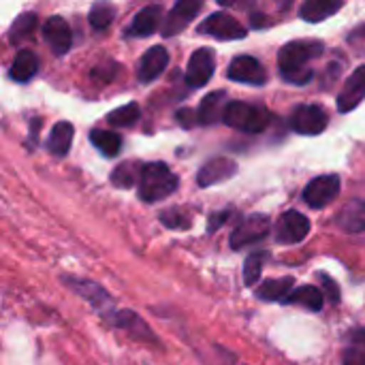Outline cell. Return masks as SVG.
I'll return each mask as SVG.
<instances>
[{
    "mask_svg": "<svg viewBox=\"0 0 365 365\" xmlns=\"http://www.w3.org/2000/svg\"><path fill=\"white\" fill-rule=\"evenodd\" d=\"M229 216H231V210H227V212H218V214H212V216H210V231L214 233L218 227H222V225L229 220Z\"/></svg>",
    "mask_w": 365,
    "mask_h": 365,
    "instance_id": "37",
    "label": "cell"
},
{
    "mask_svg": "<svg viewBox=\"0 0 365 365\" xmlns=\"http://www.w3.org/2000/svg\"><path fill=\"white\" fill-rule=\"evenodd\" d=\"M90 141L96 150H101L105 156H118L120 150H122V137L113 130H101V128H94L90 133Z\"/></svg>",
    "mask_w": 365,
    "mask_h": 365,
    "instance_id": "27",
    "label": "cell"
},
{
    "mask_svg": "<svg viewBox=\"0 0 365 365\" xmlns=\"http://www.w3.org/2000/svg\"><path fill=\"white\" fill-rule=\"evenodd\" d=\"M342 365H365V327L353 329L342 351Z\"/></svg>",
    "mask_w": 365,
    "mask_h": 365,
    "instance_id": "25",
    "label": "cell"
},
{
    "mask_svg": "<svg viewBox=\"0 0 365 365\" xmlns=\"http://www.w3.org/2000/svg\"><path fill=\"white\" fill-rule=\"evenodd\" d=\"M227 77L237 83H250V86H263L267 81V73L263 64L255 56H237L231 60Z\"/></svg>",
    "mask_w": 365,
    "mask_h": 365,
    "instance_id": "9",
    "label": "cell"
},
{
    "mask_svg": "<svg viewBox=\"0 0 365 365\" xmlns=\"http://www.w3.org/2000/svg\"><path fill=\"white\" fill-rule=\"evenodd\" d=\"M199 34L218 38V41H237V38H246V28L229 13L225 11H216L210 17H205V21L199 24L197 28Z\"/></svg>",
    "mask_w": 365,
    "mask_h": 365,
    "instance_id": "5",
    "label": "cell"
},
{
    "mask_svg": "<svg viewBox=\"0 0 365 365\" xmlns=\"http://www.w3.org/2000/svg\"><path fill=\"white\" fill-rule=\"evenodd\" d=\"M36 73H38V56L32 49H19L11 62V71H9L11 79H15L17 83H26Z\"/></svg>",
    "mask_w": 365,
    "mask_h": 365,
    "instance_id": "18",
    "label": "cell"
},
{
    "mask_svg": "<svg viewBox=\"0 0 365 365\" xmlns=\"http://www.w3.org/2000/svg\"><path fill=\"white\" fill-rule=\"evenodd\" d=\"M295 280L284 276V278H276V280H267L257 289V297L263 302H284L293 291Z\"/></svg>",
    "mask_w": 365,
    "mask_h": 365,
    "instance_id": "24",
    "label": "cell"
},
{
    "mask_svg": "<svg viewBox=\"0 0 365 365\" xmlns=\"http://www.w3.org/2000/svg\"><path fill=\"white\" fill-rule=\"evenodd\" d=\"M265 261H267V252H265V250L252 252V255L246 259V263H244V284H246V287H255V284H257V280H259L261 274H263Z\"/></svg>",
    "mask_w": 365,
    "mask_h": 365,
    "instance_id": "31",
    "label": "cell"
},
{
    "mask_svg": "<svg viewBox=\"0 0 365 365\" xmlns=\"http://www.w3.org/2000/svg\"><path fill=\"white\" fill-rule=\"evenodd\" d=\"M349 45H351L357 53L365 56V26L355 28V30L349 34Z\"/></svg>",
    "mask_w": 365,
    "mask_h": 365,
    "instance_id": "34",
    "label": "cell"
},
{
    "mask_svg": "<svg viewBox=\"0 0 365 365\" xmlns=\"http://www.w3.org/2000/svg\"><path fill=\"white\" fill-rule=\"evenodd\" d=\"M201 11V2L199 0H180L175 2V6L169 11V15L165 17V24L160 28L163 36H175L180 34Z\"/></svg>",
    "mask_w": 365,
    "mask_h": 365,
    "instance_id": "11",
    "label": "cell"
},
{
    "mask_svg": "<svg viewBox=\"0 0 365 365\" xmlns=\"http://www.w3.org/2000/svg\"><path fill=\"white\" fill-rule=\"evenodd\" d=\"M214 68H216L214 49H210V47L195 49L188 60V68H186V86H190L192 90L203 88L212 79Z\"/></svg>",
    "mask_w": 365,
    "mask_h": 365,
    "instance_id": "7",
    "label": "cell"
},
{
    "mask_svg": "<svg viewBox=\"0 0 365 365\" xmlns=\"http://www.w3.org/2000/svg\"><path fill=\"white\" fill-rule=\"evenodd\" d=\"M160 222L167 229L182 231V229H188L190 227V214L186 210H182V207H171V210H165L160 214Z\"/></svg>",
    "mask_w": 365,
    "mask_h": 365,
    "instance_id": "32",
    "label": "cell"
},
{
    "mask_svg": "<svg viewBox=\"0 0 365 365\" xmlns=\"http://www.w3.org/2000/svg\"><path fill=\"white\" fill-rule=\"evenodd\" d=\"M308 233H310V220L295 210L282 214L276 225V242L278 244H299Z\"/></svg>",
    "mask_w": 365,
    "mask_h": 365,
    "instance_id": "10",
    "label": "cell"
},
{
    "mask_svg": "<svg viewBox=\"0 0 365 365\" xmlns=\"http://www.w3.org/2000/svg\"><path fill=\"white\" fill-rule=\"evenodd\" d=\"M167 64H169V51H167L163 45L150 47V49L141 56V60H139V68H137L139 81L150 83V81L158 79V77L165 73Z\"/></svg>",
    "mask_w": 365,
    "mask_h": 365,
    "instance_id": "15",
    "label": "cell"
},
{
    "mask_svg": "<svg viewBox=\"0 0 365 365\" xmlns=\"http://www.w3.org/2000/svg\"><path fill=\"white\" fill-rule=\"evenodd\" d=\"M338 195H340V175H336V173L319 175L312 182H308V186L304 190V201L310 207L321 210V207L329 205Z\"/></svg>",
    "mask_w": 365,
    "mask_h": 365,
    "instance_id": "8",
    "label": "cell"
},
{
    "mask_svg": "<svg viewBox=\"0 0 365 365\" xmlns=\"http://www.w3.org/2000/svg\"><path fill=\"white\" fill-rule=\"evenodd\" d=\"M237 173V165L235 160L227 158V156H216L212 160H207L199 173H197V184L201 188H210L214 184H220V182H227L231 180L233 175Z\"/></svg>",
    "mask_w": 365,
    "mask_h": 365,
    "instance_id": "12",
    "label": "cell"
},
{
    "mask_svg": "<svg viewBox=\"0 0 365 365\" xmlns=\"http://www.w3.org/2000/svg\"><path fill=\"white\" fill-rule=\"evenodd\" d=\"M282 304H293V306H302L310 312H319L325 304L323 299V293L314 287H299L295 289Z\"/></svg>",
    "mask_w": 365,
    "mask_h": 365,
    "instance_id": "26",
    "label": "cell"
},
{
    "mask_svg": "<svg viewBox=\"0 0 365 365\" xmlns=\"http://www.w3.org/2000/svg\"><path fill=\"white\" fill-rule=\"evenodd\" d=\"M139 118H141L139 105H137V103H128V105H124V107H120V109H113V111L107 115V122H109L111 126L128 128V126L137 124Z\"/></svg>",
    "mask_w": 365,
    "mask_h": 365,
    "instance_id": "30",
    "label": "cell"
},
{
    "mask_svg": "<svg viewBox=\"0 0 365 365\" xmlns=\"http://www.w3.org/2000/svg\"><path fill=\"white\" fill-rule=\"evenodd\" d=\"M222 101H225V92L222 90H216L212 94H207L199 109H197V115H199V124H216L222 120L225 115V107H222Z\"/></svg>",
    "mask_w": 365,
    "mask_h": 365,
    "instance_id": "23",
    "label": "cell"
},
{
    "mask_svg": "<svg viewBox=\"0 0 365 365\" xmlns=\"http://www.w3.org/2000/svg\"><path fill=\"white\" fill-rule=\"evenodd\" d=\"M43 38L45 43L49 45V49L56 53V56H64L71 45H73V32H71V26L66 24V19L53 15L45 21L43 26Z\"/></svg>",
    "mask_w": 365,
    "mask_h": 365,
    "instance_id": "14",
    "label": "cell"
},
{
    "mask_svg": "<svg viewBox=\"0 0 365 365\" xmlns=\"http://www.w3.org/2000/svg\"><path fill=\"white\" fill-rule=\"evenodd\" d=\"M325 51V47L317 41H291L287 43L278 53V66L284 81L295 86H306L314 71L308 66L310 60L319 58Z\"/></svg>",
    "mask_w": 365,
    "mask_h": 365,
    "instance_id": "1",
    "label": "cell"
},
{
    "mask_svg": "<svg viewBox=\"0 0 365 365\" xmlns=\"http://www.w3.org/2000/svg\"><path fill=\"white\" fill-rule=\"evenodd\" d=\"M64 282L79 295V297H83L92 308H96V310H107L109 306H111V297L107 295V291L103 289V287H98V284H94V282H88V280H79V278H64Z\"/></svg>",
    "mask_w": 365,
    "mask_h": 365,
    "instance_id": "17",
    "label": "cell"
},
{
    "mask_svg": "<svg viewBox=\"0 0 365 365\" xmlns=\"http://www.w3.org/2000/svg\"><path fill=\"white\" fill-rule=\"evenodd\" d=\"M319 278H321V282H323V289H327L325 293H327V297H329V302H338L340 299V291H338V284L327 276V274H319Z\"/></svg>",
    "mask_w": 365,
    "mask_h": 365,
    "instance_id": "36",
    "label": "cell"
},
{
    "mask_svg": "<svg viewBox=\"0 0 365 365\" xmlns=\"http://www.w3.org/2000/svg\"><path fill=\"white\" fill-rule=\"evenodd\" d=\"M111 321L115 323V327H120V329H126L133 338H137V340H148L150 344H156L158 340H156V336L148 329V325L141 321V317H137L135 312H130V310H120V312H115L113 317H111Z\"/></svg>",
    "mask_w": 365,
    "mask_h": 365,
    "instance_id": "19",
    "label": "cell"
},
{
    "mask_svg": "<svg viewBox=\"0 0 365 365\" xmlns=\"http://www.w3.org/2000/svg\"><path fill=\"white\" fill-rule=\"evenodd\" d=\"M113 17H115V11H113V6H109V4H94L92 11H90V15H88L90 26H92L94 30H105V28H109V24L113 21Z\"/></svg>",
    "mask_w": 365,
    "mask_h": 365,
    "instance_id": "33",
    "label": "cell"
},
{
    "mask_svg": "<svg viewBox=\"0 0 365 365\" xmlns=\"http://www.w3.org/2000/svg\"><path fill=\"white\" fill-rule=\"evenodd\" d=\"M365 101V64L353 71V75L344 81L342 92L338 94V111L349 113Z\"/></svg>",
    "mask_w": 365,
    "mask_h": 365,
    "instance_id": "13",
    "label": "cell"
},
{
    "mask_svg": "<svg viewBox=\"0 0 365 365\" xmlns=\"http://www.w3.org/2000/svg\"><path fill=\"white\" fill-rule=\"evenodd\" d=\"M36 26H38V17H36L34 13H24V15H19V17L13 21L11 30H9V41H11L13 45H17V43H24V41L32 38Z\"/></svg>",
    "mask_w": 365,
    "mask_h": 365,
    "instance_id": "29",
    "label": "cell"
},
{
    "mask_svg": "<svg viewBox=\"0 0 365 365\" xmlns=\"http://www.w3.org/2000/svg\"><path fill=\"white\" fill-rule=\"evenodd\" d=\"M175 118H178V122H180L184 128H190V126L199 124V115H197V111H192V109H180V111L175 113Z\"/></svg>",
    "mask_w": 365,
    "mask_h": 365,
    "instance_id": "35",
    "label": "cell"
},
{
    "mask_svg": "<svg viewBox=\"0 0 365 365\" xmlns=\"http://www.w3.org/2000/svg\"><path fill=\"white\" fill-rule=\"evenodd\" d=\"M180 186L178 175L165 163H148L139 178V197L145 203H158L171 197Z\"/></svg>",
    "mask_w": 365,
    "mask_h": 365,
    "instance_id": "2",
    "label": "cell"
},
{
    "mask_svg": "<svg viewBox=\"0 0 365 365\" xmlns=\"http://www.w3.org/2000/svg\"><path fill=\"white\" fill-rule=\"evenodd\" d=\"M340 9H342V2H336V0H308L302 4L299 17L310 24H319V21L331 17L334 13H338Z\"/></svg>",
    "mask_w": 365,
    "mask_h": 365,
    "instance_id": "21",
    "label": "cell"
},
{
    "mask_svg": "<svg viewBox=\"0 0 365 365\" xmlns=\"http://www.w3.org/2000/svg\"><path fill=\"white\" fill-rule=\"evenodd\" d=\"M272 231V220L265 214H250L246 218H242L237 222V227L231 233V248L233 250H242L250 244H257L261 240H265Z\"/></svg>",
    "mask_w": 365,
    "mask_h": 365,
    "instance_id": "4",
    "label": "cell"
},
{
    "mask_svg": "<svg viewBox=\"0 0 365 365\" xmlns=\"http://www.w3.org/2000/svg\"><path fill=\"white\" fill-rule=\"evenodd\" d=\"M338 225L346 233H365V201H353V203H349L340 212Z\"/></svg>",
    "mask_w": 365,
    "mask_h": 365,
    "instance_id": "22",
    "label": "cell"
},
{
    "mask_svg": "<svg viewBox=\"0 0 365 365\" xmlns=\"http://www.w3.org/2000/svg\"><path fill=\"white\" fill-rule=\"evenodd\" d=\"M222 122L235 130L248 133V135H259L272 124V113L263 105L255 103H244V101H231L225 105V115Z\"/></svg>",
    "mask_w": 365,
    "mask_h": 365,
    "instance_id": "3",
    "label": "cell"
},
{
    "mask_svg": "<svg viewBox=\"0 0 365 365\" xmlns=\"http://www.w3.org/2000/svg\"><path fill=\"white\" fill-rule=\"evenodd\" d=\"M141 169L143 165L135 163V160H126L122 165H118L111 173V184L118 188H133L139 178H141Z\"/></svg>",
    "mask_w": 365,
    "mask_h": 365,
    "instance_id": "28",
    "label": "cell"
},
{
    "mask_svg": "<svg viewBox=\"0 0 365 365\" xmlns=\"http://www.w3.org/2000/svg\"><path fill=\"white\" fill-rule=\"evenodd\" d=\"M163 6L150 4L143 6L126 28V36H150L156 28H163Z\"/></svg>",
    "mask_w": 365,
    "mask_h": 365,
    "instance_id": "16",
    "label": "cell"
},
{
    "mask_svg": "<svg viewBox=\"0 0 365 365\" xmlns=\"http://www.w3.org/2000/svg\"><path fill=\"white\" fill-rule=\"evenodd\" d=\"M291 128L299 135H321L327 128V111L321 105H297L291 113Z\"/></svg>",
    "mask_w": 365,
    "mask_h": 365,
    "instance_id": "6",
    "label": "cell"
},
{
    "mask_svg": "<svg viewBox=\"0 0 365 365\" xmlns=\"http://www.w3.org/2000/svg\"><path fill=\"white\" fill-rule=\"evenodd\" d=\"M73 137H75V126L71 122H56L51 133H49V139H47V150L62 158L68 154L71 145H73Z\"/></svg>",
    "mask_w": 365,
    "mask_h": 365,
    "instance_id": "20",
    "label": "cell"
}]
</instances>
